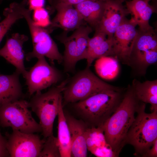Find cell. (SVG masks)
Instances as JSON below:
<instances>
[{"label":"cell","mask_w":157,"mask_h":157,"mask_svg":"<svg viewBox=\"0 0 157 157\" xmlns=\"http://www.w3.org/2000/svg\"><path fill=\"white\" fill-rule=\"evenodd\" d=\"M126 6L139 29L145 30L152 27L149 25V20L156 10L148 2L144 0H132L126 1Z\"/></svg>","instance_id":"obj_20"},{"label":"cell","mask_w":157,"mask_h":157,"mask_svg":"<svg viewBox=\"0 0 157 157\" xmlns=\"http://www.w3.org/2000/svg\"><path fill=\"white\" fill-rule=\"evenodd\" d=\"M71 139V157H85L87 156L86 134L89 127L82 119H78L65 113Z\"/></svg>","instance_id":"obj_16"},{"label":"cell","mask_w":157,"mask_h":157,"mask_svg":"<svg viewBox=\"0 0 157 157\" xmlns=\"http://www.w3.org/2000/svg\"><path fill=\"white\" fill-rule=\"evenodd\" d=\"M45 140L37 134L13 130L6 141V147L11 157H39Z\"/></svg>","instance_id":"obj_12"},{"label":"cell","mask_w":157,"mask_h":157,"mask_svg":"<svg viewBox=\"0 0 157 157\" xmlns=\"http://www.w3.org/2000/svg\"><path fill=\"white\" fill-rule=\"evenodd\" d=\"M119 61L114 57H102L96 60L94 66L97 74L101 78L110 80L115 78L119 70Z\"/></svg>","instance_id":"obj_24"},{"label":"cell","mask_w":157,"mask_h":157,"mask_svg":"<svg viewBox=\"0 0 157 157\" xmlns=\"http://www.w3.org/2000/svg\"><path fill=\"white\" fill-rule=\"evenodd\" d=\"M28 8L31 10L42 7L44 4V0H28Z\"/></svg>","instance_id":"obj_30"},{"label":"cell","mask_w":157,"mask_h":157,"mask_svg":"<svg viewBox=\"0 0 157 157\" xmlns=\"http://www.w3.org/2000/svg\"><path fill=\"white\" fill-rule=\"evenodd\" d=\"M57 116L58 130L57 137L61 157H71V136L63 109V103L59 106Z\"/></svg>","instance_id":"obj_23"},{"label":"cell","mask_w":157,"mask_h":157,"mask_svg":"<svg viewBox=\"0 0 157 157\" xmlns=\"http://www.w3.org/2000/svg\"><path fill=\"white\" fill-rule=\"evenodd\" d=\"M50 4L52 9H53L56 0H47Z\"/></svg>","instance_id":"obj_32"},{"label":"cell","mask_w":157,"mask_h":157,"mask_svg":"<svg viewBox=\"0 0 157 157\" xmlns=\"http://www.w3.org/2000/svg\"><path fill=\"white\" fill-rule=\"evenodd\" d=\"M32 19L35 25L42 28L49 26L51 23L48 13L43 7L33 10Z\"/></svg>","instance_id":"obj_27"},{"label":"cell","mask_w":157,"mask_h":157,"mask_svg":"<svg viewBox=\"0 0 157 157\" xmlns=\"http://www.w3.org/2000/svg\"><path fill=\"white\" fill-rule=\"evenodd\" d=\"M157 61V36L152 27L145 30L138 28L130 54L129 65L144 73L147 68Z\"/></svg>","instance_id":"obj_9"},{"label":"cell","mask_w":157,"mask_h":157,"mask_svg":"<svg viewBox=\"0 0 157 157\" xmlns=\"http://www.w3.org/2000/svg\"><path fill=\"white\" fill-rule=\"evenodd\" d=\"M137 24L132 17L125 18L118 27L113 37V57L122 63L129 65V59L135 40Z\"/></svg>","instance_id":"obj_11"},{"label":"cell","mask_w":157,"mask_h":157,"mask_svg":"<svg viewBox=\"0 0 157 157\" xmlns=\"http://www.w3.org/2000/svg\"><path fill=\"white\" fill-rule=\"evenodd\" d=\"M131 86L138 101L150 104L152 112L157 110V79L141 83L134 79Z\"/></svg>","instance_id":"obj_21"},{"label":"cell","mask_w":157,"mask_h":157,"mask_svg":"<svg viewBox=\"0 0 157 157\" xmlns=\"http://www.w3.org/2000/svg\"><path fill=\"white\" fill-rule=\"evenodd\" d=\"M139 102L129 86L115 111L102 126L106 142L116 157L126 143L128 133L135 119Z\"/></svg>","instance_id":"obj_1"},{"label":"cell","mask_w":157,"mask_h":157,"mask_svg":"<svg viewBox=\"0 0 157 157\" xmlns=\"http://www.w3.org/2000/svg\"><path fill=\"white\" fill-rule=\"evenodd\" d=\"M87 0H56L54 6L57 3H62L74 6Z\"/></svg>","instance_id":"obj_31"},{"label":"cell","mask_w":157,"mask_h":157,"mask_svg":"<svg viewBox=\"0 0 157 157\" xmlns=\"http://www.w3.org/2000/svg\"><path fill=\"white\" fill-rule=\"evenodd\" d=\"M28 108V102L21 99L0 106V125L25 133L42 132Z\"/></svg>","instance_id":"obj_6"},{"label":"cell","mask_w":157,"mask_h":157,"mask_svg":"<svg viewBox=\"0 0 157 157\" xmlns=\"http://www.w3.org/2000/svg\"><path fill=\"white\" fill-rule=\"evenodd\" d=\"M86 140L88 151L92 154L98 147L109 146L106 142L102 126L89 127L86 132Z\"/></svg>","instance_id":"obj_25"},{"label":"cell","mask_w":157,"mask_h":157,"mask_svg":"<svg viewBox=\"0 0 157 157\" xmlns=\"http://www.w3.org/2000/svg\"><path fill=\"white\" fill-rule=\"evenodd\" d=\"M67 78L57 85L42 93L37 92L28 102L29 108L38 118L45 138L53 135V125L58 115L59 108L62 103V93L68 83Z\"/></svg>","instance_id":"obj_3"},{"label":"cell","mask_w":157,"mask_h":157,"mask_svg":"<svg viewBox=\"0 0 157 157\" xmlns=\"http://www.w3.org/2000/svg\"><path fill=\"white\" fill-rule=\"evenodd\" d=\"M28 39V36L26 35L18 33H13L0 49V56L15 66L16 71L23 76L27 71L24 63L25 54L23 45Z\"/></svg>","instance_id":"obj_14"},{"label":"cell","mask_w":157,"mask_h":157,"mask_svg":"<svg viewBox=\"0 0 157 157\" xmlns=\"http://www.w3.org/2000/svg\"><path fill=\"white\" fill-rule=\"evenodd\" d=\"M1 132H0V135H1Z\"/></svg>","instance_id":"obj_36"},{"label":"cell","mask_w":157,"mask_h":157,"mask_svg":"<svg viewBox=\"0 0 157 157\" xmlns=\"http://www.w3.org/2000/svg\"><path fill=\"white\" fill-rule=\"evenodd\" d=\"M126 0H119V1L122 3L124 1Z\"/></svg>","instance_id":"obj_33"},{"label":"cell","mask_w":157,"mask_h":157,"mask_svg":"<svg viewBox=\"0 0 157 157\" xmlns=\"http://www.w3.org/2000/svg\"><path fill=\"white\" fill-rule=\"evenodd\" d=\"M28 4L26 0L20 3L13 2L4 10L5 18L0 22V43L11 26L18 20L24 18L23 11Z\"/></svg>","instance_id":"obj_22"},{"label":"cell","mask_w":157,"mask_h":157,"mask_svg":"<svg viewBox=\"0 0 157 157\" xmlns=\"http://www.w3.org/2000/svg\"><path fill=\"white\" fill-rule=\"evenodd\" d=\"M6 141L1 134L0 135V157L10 156L6 147Z\"/></svg>","instance_id":"obj_28"},{"label":"cell","mask_w":157,"mask_h":157,"mask_svg":"<svg viewBox=\"0 0 157 157\" xmlns=\"http://www.w3.org/2000/svg\"><path fill=\"white\" fill-rule=\"evenodd\" d=\"M31 11L26 8L23 12L31 33L33 45L32 51L25 55L26 60L34 58L44 57L48 58L52 64L55 61L59 64L63 63V55L46 29L35 25L31 17Z\"/></svg>","instance_id":"obj_8"},{"label":"cell","mask_w":157,"mask_h":157,"mask_svg":"<svg viewBox=\"0 0 157 157\" xmlns=\"http://www.w3.org/2000/svg\"><path fill=\"white\" fill-rule=\"evenodd\" d=\"M92 28L87 24L75 30L72 34L67 36V32L57 37L64 45L65 50L63 63L66 72H73L78 62L86 59L89 35Z\"/></svg>","instance_id":"obj_7"},{"label":"cell","mask_w":157,"mask_h":157,"mask_svg":"<svg viewBox=\"0 0 157 157\" xmlns=\"http://www.w3.org/2000/svg\"><path fill=\"white\" fill-rule=\"evenodd\" d=\"M129 13L119 0H106L104 13L97 27L95 29L112 38L118 27Z\"/></svg>","instance_id":"obj_13"},{"label":"cell","mask_w":157,"mask_h":157,"mask_svg":"<svg viewBox=\"0 0 157 157\" xmlns=\"http://www.w3.org/2000/svg\"><path fill=\"white\" fill-rule=\"evenodd\" d=\"M3 0H0V1H3Z\"/></svg>","instance_id":"obj_35"},{"label":"cell","mask_w":157,"mask_h":157,"mask_svg":"<svg viewBox=\"0 0 157 157\" xmlns=\"http://www.w3.org/2000/svg\"><path fill=\"white\" fill-rule=\"evenodd\" d=\"M46 138L39 157H61L57 137L53 135Z\"/></svg>","instance_id":"obj_26"},{"label":"cell","mask_w":157,"mask_h":157,"mask_svg":"<svg viewBox=\"0 0 157 157\" xmlns=\"http://www.w3.org/2000/svg\"><path fill=\"white\" fill-rule=\"evenodd\" d=\"M38 59L37 63L26 71L23 76L30 96L56 84L63 76L60 71L49 64L45 57H41Z\"/></svg>","instance_id":"obj_10"},{"label":"cell","mask_w":157,"mask_h":157,"mask_svg":"<svg viewBox=\"0 0 157 157\" xmlns=\"http://www.w3.org/2000/svg\"><path fill=\"white\" fill-rule=\"evenodd\" d=\"M145 1H146L147 2H149L151 1V0H144Z\"/></svg>","instance_id":"obj_34"},{"label":"cell","mask_w":157,"mask_h":157,"mask_svg":"<svg viewBox=\"0 0 157 157\" xmlns=\"http://www.w3.org/2000/svg\"><path fill=\"white\" fill-rule=\"evenodd\" d=\"M151 149H149L142 155L144 157H157V138L154 142Z\"/></svg>","instance_id":"obj_29"},{"label":"cell","mask_w":157,"mask_h":157,"mask_svg":"<svg viewBox=\"0 0 157 157\" xmlns=\"http://www.w3.org/2000/svg\"><path fill=\"white\" fill-rule=\"evenodd\" d=\"M93 36L90 38L88 45L86 67H90L96 59L102 57L113 56V37L108 38L104 32L95 29Z\"/></svg>","instance_id":"obj_17"},{"label":"cell","mask_w":157,"mask_h":157,"mask_svg":"<svg viewBox=\"0 0 157 157\" xmlns=\"http://www.w3.org/2000/svg\"><path fill=\"white\" fill-rule=\"evenodd\" d=\"M20 74L16 70L11 75L0 74V106L20 99L22 92Z\"/></svg>","instance_id":"obj_18"},{"label":"cell","mask_w":157,"mask_h":157,"mask_svg":"<svg viewBox=\"0 0 157 157\" xmlns=\"http://www.w3.org/2000/svg\"><path fill=\"white\" fill-rule=\"evenodd\" d=\"M107 89H121L103 81L86 67L69 79L63 92V103H75Z\"/></svg>","instance_id":"obj_5"},{"label":"cell","mask_w":157,"mask_h":157,"mask_svg":"<svg viewBox=\"0 0 157 157\" xmlns=\"http://www.w3.org/2000/svg\"><path fill=\"white\" fill-rule=\"evenodd\" d=\"M106 0H87L74 6L85 22L95 29L102 18Z\"/></svg>","instance_id":"obj_19"},{"label":"cell","mask_w":157,"mask_h":157,"mask_svg":"<svg viewBox=\"0 0 157 157\" xmlns=\"http://www.w3.org/2000/svg\"><path fill=\"white\" fill-rule=\"evenodd\" d=\"M54 9L56 10L57 13L47 29L49 32L55 27L60 28L67 32L75 30L86 24L73 6L57 3Z\"/></svg>","instance_id":"obj_15"},{"label":"cell","mask_w":157,"mask_h":157,"mask_svg":"<svg viewBox=\"0 0 157 157\" xmlns=\"http://www.w3.org/2000/svg\"><path fill=\"white\" fill-rule=\"evenodd\" d=\"M123 96L121 89L106 90L74 103V108L89 127H101L115 111Z\"/></svg>","instance_id":"obj_2"},{"label":"cell","mask_w":157,"mask_h":157,"mask_svg":"<svg viewBox=\"0 0 157 157\" xmlns=\"http://www.w3.org/2000/svg\"><path fill=\"white\" fill-rule=\"evenodd\" d=\"M145 103L140 102L136 116L128 131L126 143L132 145L137 154L142 155L157 138V110L145 111Z\"/></svg>","instance_id":"obj_4"}]
</instances>
